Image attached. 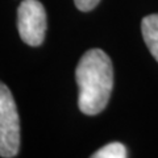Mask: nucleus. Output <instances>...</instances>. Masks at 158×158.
<instances>
[{
    "label": "nucleus",
    "instance_id": "obj_4",
    "mask_svg": "<svg viewBox=\"0 0 158 158\" xmlns=\"http://www.w3.org/2000/svg\"><path fill=\"white\" fill-rule=\"evenodd\" d=\"M141 32L149 52L158 62V13L149 15L142 19Z\"/></svg>",
    "mask_w": 158,
    "mask_h": 158
},
{
    "label": "nucleus",
    "instance_id": "obj_6",
    "mask_svg": "<svg viewBox=\"0 0 158 158\" xmlns=\"http://www.w3.org/2000/svg\"><path fill=\"white\" fill-rule=\"evenodd\" d=\"M99 2H100V0H74L77 8L79 9V11H82V12L91 11V9H94L98 6Z\"/></svg>",
    "mask_w": 158,
    "mask_h": 158
},
{
    "label": "nucleus",
    "instance_id": "obj_5",
    "mask_svg": "<svg viewBox=\"0 0 158 158\" xmlns=\"http://www.w3.org/2000/svg\"><path fill=\"white\" fill-rule=\"evenodd\" d=\"M94 158H125L127 149L120 142H111L102 149H99L96 153L92 154Z\"/></svg>",
    "mask_w": 158,
    "mask_h": 158
},
{
    "label": "nucleus",
    "instance_id": "obj_1",
    "mask_svg": "<svg viewBox=\"0 0 158 158\" xmlns=\"http://www.w3.org/2000/svg\"><path fill=\"white\" fill-rule=\"evenodd\" d=\"M75 79L79 88L78 107L85 115H98L108 104L113 88V67L102 49H91L81 58Z\"/></svg>",
    "mask_w": 158,
    "mask_h": 158
},
{
    "label": "nucleus",
    "instance_id": "obj_3",
    "mask_svg": "<svg viewBox=\"0 0 158 158\" xmlns=\"http://www.w3.org/2000/svg\"><path fill=\"white\" fill-rule=\"evenodd\" d=\"M20 37L29 46H40L46 32V12L38 0H23L17 9Z\"/></svg>",
    "mask_w": 158,
    "mask_h": 158
},
{
    "label": "nucleus",
    "instance_id": "obj_2",
    "mask_svg": "<svg viewBox=\"0 0 158 158\" xmlns=\"http://www.w3.org/2000/svg\"><path fill=\"white\" fill-rule=\"evenodd\" d=\"M20 148L17 107L9 88L0 82V157H16Z\"/></svg>",
    "mask_w": 158,
    "mask_h": 158
}]
</instances>
